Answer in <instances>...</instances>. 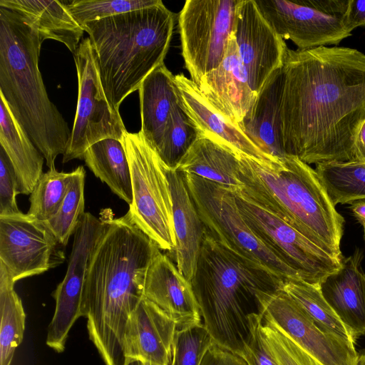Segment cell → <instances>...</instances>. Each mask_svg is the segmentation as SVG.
I'll list each match as a JSON object with an SVG mask.
<instances>
[{"label":"cell","instance_id":"6da1fadb","mask_svg":"<svg viewBox=\"0 0 365 365\" xmlns=\"http://www.w3.org/2000/svg\"><path fill=\"white\" fill-rule=\"evenodd\" d=\"M280 130L286 155L307 164L356 160L365 120V54L343 46L288 48Z\"/></svg>","mask_w":365,"mask_h":365},{"label":"cell","instance_id":"7a4b0ae2","mask_svg":"<svg viewBox=\"0 0 365 365\" xmlns=\"http://www.w3.org/2000/svg\"><path fill=\"white\" fill-rule=\"evenodd\" d=\"M83 292L82 317L106 365H124L127 322L141 300L148 268L160 250L128 214L102 219Z\"/></svg>","mask_w":365,"mask_h":365},{"label":"cell","instance_id":"3957f363","mask_svg":"<svg viewBox=\"0 0 365 365\" xmlns=\"http://www.w3.org/2000/svg\"><path fill=\"white\" fill-rule=\"evenodd\" d=\"M286 280L230 250L206 231L190 281L215 344L242 356L255 322Z\"/></svg>","mask_w":365,"mask_h":365},{"label":"cell","instance_id":"277c9868","mask_svg":"<svg viewBox=\"0 0 365 365\" xmlns=\"http://www.w3.org/2000/svg\"><path fill=\"white\" fill-rule=\"evenodd\" d=\"M244 196L285 221L332 257L342 260L344 217L317 172L297 157L259 160L239 153Z\"/></svg>","mask_w":365,"mask_h":365},{"label":"cell","instance_id":"5b68a950","mask_svg":"<svg viewBox=\"0 0 365 365\" xmlns=\"http://www.w3.org/2000/svg\"><path fill=\"white\" fill-rule=\"evenodd\" d=\"M44 40L20 15L0 7V94L52 169L71 130L49 99L38 68Z\"/></svg>","mask_w":365,"mask_h":365},{"label":"cell","instance_id":"8992f818","mask_svg":"<svg viewBox=\"0 0 365 365\" xmlns=\"http://www.w3.org/2000/svg\"><path fill=\"white\" fill-rule=\"evenodd\" d=\"M174 25V14L162 2L81 27L89 36L105 94L115 110L164 63Z\"/></svg>","mask_w":365,"mask_h":365},{"label":"cell","instance_id":"52a82bcc","mask_svg":"<svg viewBox=\"0 0 365 365\" xmlns=\"http://www.w3.org/2000/svg\"><path fill=\"white\" fill-rule=\"evenodd\" d=\"M130 165L133 200L127 212L131 221L160 249L175 247L173 202L164 164L140 132L125 130L121 139Z\"/></svg>","mask_w":365,"mask_h":365},{"label":"cell","instance_id":"ba28073f","mask_svg":"<svg viewBox=\"0 0 365 365\" xmlns=\"http://www.w3.org/2000/svg\"><path fill=\"white\" fill-rule=\"evenodd\" d=\"M184 175L205 231L212 238L284 280L301 279L253 233L230 189L195 175Z\"/></svg>","mask_w":365,"mask_h":365},{"label":"cell","instance_id":"9c48e42d","mask_svg":"<svg viewBox=\"0 0 365 365\" xmlns=\"http://www.w3.org/2000/svg\"><path fill=\"white\" fill-rule=\"evenodd\" d=\"M239 0H187L178 18L182 56L197 85L222 61Z\"/></svg>","mask_w":365,"mask_h":365},{"label":"cell","instance_id":"30bf717a","mask_svg":"<svg viewBox=\"0 0 365 365\" xmlns=\"http://www.w3.org/2000/svg\"><path fill=\"white\" fill-rule=\"evenodd\" d=\"M78 76V102L71 136L63 163L83 159L86 150L106 139L121 140L126 130L119 111L109 103L101 81L90 38H83L73 53Z\"/></svg>","mask_w":365,"mask_h":365},{"label":"cell","instance_id":"8fae6325","mask_svg":"<svg viewBox=\"0 0 365 365\" xmlns=\"http://www.w3.org/2000/svg\"><path fill=\"white\" fill-rule=\"evenodd\" d=\"M277 33L297 49L337 46L351 35L349 0H255Z\"/></svg>","mask_w":365,"mask_h":365},{"label":"cell","instance_id":"7c38bea8","mask_svg":"<svg viewBox=\"0 0 365 365\" xmlns=\"http://www.w3.org/2000/svg\"><path fill=\"white\" fill-rule=\"evenodd\" d=\"M239 211L257 238L282 262L296 271L301 279L319 287L329 274L338 270V259L306 237L294 227L232 190Z\"/></svg>","mask_w":365,"mask_h":365},{"label":"cell","instance_id":"4fadbf2b","mask_svg":"<svg viewBox=\"0 0 365 365\" xmlns=\"http://www.w3.org/2000/svg\"><path fill=\"white\" fill-rule=\"evenodd\" d=\"M65 258L64 246L45 222L21 212L0 215V262L14 282L56 267Z\"/></svg>","mask_w":365,"mask_h":365},{"label":"cell","instance_id":"5bb4252c","mask_svg":"<svg viewBox=\"0 0 365 365\" xmlns=\"http://www.w3.org/2000/svg\"><path fill=\"white\" fill-rule=\"evenodd\" d=\"M104 223L85 212L73 235L68 268L52 293L56 307L48 328L46 344L55 351H64L69 331L82 317V299L89 260Z\"/></svg>","mask_w":365,"mask_h":365},{"label":"cell","instance_id":"9a60e30c","mask_svg":"<svg viewBox=\"0 0 365 365\" xmlns=\"http://www.w3.org/2000/svg\"><path fill=\"white\" fill-rule=\"evenodd\" d=\"M263 322L286 334L322 365H356L354 343L322 329L282 289L267 299Z\"/></svg>","mask_w":365,"mask_h":365},{"label":"cell","instance_id":"2e32d148","mask_svg":"<svg viewBox=\"0 0 365 365\" xmlns=\"http://www.w3.org/2000/svg\"><path fill=\"white\" fill-rule=\"evenodd\" d=\"M233 35L250 88L257 95L271 74L283 67L288 47L255 0H239Z\"/></svg>","mask_w":365,"mask_h":365},{"label":"cell","instance_id":"e0dca14e","mask_svg":"<svg viewBox=\"0 0 365 365\" xmlns=\"http://www.w3.org/2000/svg\"><path fill=\"white\" fill-rule=\"evenodd\" d=\"M159 250L145 274L143 294L177 324L185 328L202 323L191 283L178 271L174 262Z\"/></svg>","mask_w":365,"mask_h":365},{"label":"cell","instance_id":"ac0fdd59","mask_svg":"<svg viewBox=\"0 0 365 365\" xmlns=\"http://www.w3.org/2000/svg\"><path fill=\"white\" fill-rule=\"evenodd\" d=\"M197 86L218 112L240 126L257 95L249 84L233 33L222 61L217 68L205 75Z\"/></svg>","mask_w":365,"mask_h":365},{"label":"cell","instance_id":"d6986e66","mask_svg":"<svg viewBox=\"0 0 365 365\" xmlns=\"http://www.w3.org/2000/svg\"><path fill=\"white\" fill-rule=\"evenodd\" d=\"M177 329L171 318L144 297L126 324L125 359L134 358L155 365H170Z\"/></svg>","mask_w":365,"mask_h":365},{"label":"cell","instance_id":"ffe728a7","mask_svg":"<svg viewBox=\"0 0 365 365\" xmlns=\"http://www.w3.org/2000/svg\"><path fill=\"white\" fill-rule=\"evenodd\" d=\"M173 202L176 245L168 255L190 282L195 273L205 228L187 187L185 175L164 165Z\"/></svg>","mask_w":365,"mask_h":365},{"label":"cell","instance_id":"44dd1931","mask_svg":"<svg viewBox=\"0 0 365 365\" xmlns=\"http://www.w3.org/2000/svg\"><path fill=\"white\" fill-rule=\"evenodd\" d=\"M362 252L356 249L341 267L321 282V293L355 340L365 335V274Z\"/></svg>","mask_w":365,"mask_h":365},{"label":"cell","instance_id":"7402d4cb","mask_svg":"<svg viewBox=\"0 0 365 365\" xmlns=\"http://www.w3.org/2000/svg\"><path fill=\"white\" fill-rule=\"evenodd\" d=\"M182 104L202 134L237 153L259 160H274L257 148L241 128L223 116L203 96L196 83L182 73L175 76Z\"/></svg>","mask_w":365,"mask_h":365},{"label":"cell","instance_id":"603a6c76","mask_svg":"<svg viewBox=\"0 0 365 365\" xmlns=\"http://www.w3.org/2000/svg\"><path fill=\"white\" fill-rule=\"evenodd\" d=\"M284 74L282 68L274 71L257 95L240 127L248 138L272 158L286 156L279 119Z\"/></svg>","mask_w":365,"mask_h":365},{"label":"cell","instance_id":"cb8c5ba5","mask_svg":"<svg viewBox=\"0 0 365 365\" xmlns=\"http://www.w3.org/2000/svg\"><path fill=\"white\" fill-rule=\"evenodd\" d=\"M138 92L141 118L140 132L155 151L172 110L180 99L175 76L163 63L144 79Z\"/></svg>","mask_w":365,"mask_h":365},{"label":"cell","instance_id":"d4e9b609","mask_svg":"<svg viewBox=\"0 0 365 365\" xmlns=\"http://www.w3.org/2000/svg\"><path fill=\"white\" fill-rule=\"evenodd\" d=\"M0 143L14 168L19 194L31 195L42 176L44 157L0 94Z\"/></svg>","mask_w":365,"mask_h":365},{"label":"cell","instance_id":"484cf974","mask_svg":"<svg viewBox=\"0 0 365 365\" xmlns=\"http://www.w3.org/2000/svg\"><path fill=\"white\" fill-rule=\"evenodd\" d=\"M0 7L18 14L45 39L63 43L73 53L82 41L84 31L61 1L0 0Z\"/></svg>","mask_w":365,"mask_h":365},{"label":"cell","instance_id":"4316f807","mask_svg":"<svg viewBox=\"0 0 365 365\" xmlns=\"http://www.w3.org/2000/svg\"><path fill=\"white\" fill-rule=\"evenodd\" d=\"M239 167L238 153L202 134L176 169L236 190L242 187L238 178Z\"/></svg>","mask_w":365,"mask_h":365},{"label":"cell","instance_id":"83f0119b","mask_svg":"<svg viewBox=\"0 0 365 365\" xmlns=\"http://www.w3.org/2000/svg\"><path fill=\"white\" fill-rule=\"evenodd\" d=\"M83 160L96 177L129 205L133 200L130 165L120 140H101L85 152Z\"/></svg>","mask_w":365,"mask_h":365},{"label":"cell","instance_id":"f1b7e54d","mask_svg":"<svg viewBox=\"0 0 365 365\" xmlns=\"http://www.w3.org/2000/svg\"><path fill=\"white\" fill-rule=\"evenodd\" d=\"M14 284L0 262V365H11L15 350L24 338L26 314Z\"/></svg>","mask_w":365,"mask_h":365},{"label":"cell","instance_id":"f546056e","mask_svg":"<svg viewBox=\"0 0 365 365\" xmlns=\"http://www.w3.org/2000/svg\"><path fill=\"white\" fill-rule=\"evenodd\" d=\"M315 170L334 206L365 199V162L319 163Z\"/></svg>","mask_w":365,"mask_h":365},{"label":"cell","instance_id":"4dcf8cb0","mask_svg":"<svg viewBox=\"0 0 365 365\" xmlns=\"http://www.w3.org/2000/svg\"><path fill=\"white\" fill-rule=\"evenodd\" d=\"M202 135V133L188 115L180 99L172 110L155 152L166 167L176 169Z\"/></svg>","mask_w":365,"mask_h":365},{"label":"cell","instance_id":"1f68e13d","mask_svg":"<svg viewBox=\"0 0 365 365\" xmlns=\"http://www.w3.org/2000/svg\"><path fill=\"white\" fill-rule=\"evenodd\" d=\"M282 290L322 329L355 344L356 340L324 299L319 287L301 279H288Z\"/></svg>","mask_w":365,"mask_h":365},{"label":"cell","instance_id":"d6a6232c","mask_svg":"<svg viewBox=\"0 0 365 365\" xmlns=\"http://www.w3.org/2000/svg\"><path fill=\"white\" fill-rule=\"evenodd\" d=\"M86 170L78 166L71 171V177L66 196L57 212L45 222L55 237L63 246H66L74 235L85 212Z\"/></svg>","mask_w":365,"mask_h":365},{"label":"cell","instance_id":"836d02e7","mask_svg":"<svg viewBox=\"0 0 365 365\" xmlns=\"http://www.w3.org/2000/svg\"><path fill=\"white\" fill-rule=\"evenodd\" d=\"M71 177V172H59L56 168L43 173L30 195L27 214L42 222L49 220L63 202Z\"/></svg>","mask_w":365,"mask_h":365},{"label":"cell","instance_id":"e575fe53","mask_svg":"<svg viewBox=\"0 0 365 365\" xmlns=\"http://www.w3.org/2000/svg\"><path fill=\"white\" fill-rule=\"evenodd\" d=\"M161 0H74L66 8L82 27L87 23L160 4Z\"/></svg>","mask_w":365,"mask_h":365},{"label":"cell","instance_id":"d590c367","mask_svg":"<svg viewBox=\"0 0 365 365\" xmlns=\"http://www.w3.org/2000/svg\"><path fill=\"white\" fill-rule=\"evenodd\" d=\"M213 343L202 322L185 328H178L170 365H200Z\"/></svg>","mask_w":365,"mask_h":365},{"label":"cell","instance_id":"8d00e7d4","mask_svg":"<svg viewBox=\"0 0 365 365\" xmlns=\"http://www.w3.org/2000/svg\"><path fill=\"white\" fill-rule=\"evenodd\" d=\"M263 335L279 365H322L289 336L263 322Z\"/></svg>","mask_w":365,"mask_h":365},{"label":"cell","instance_id":"74e56055","mask_svg":"<svg viewBox=\"0 0 365 365\" xmlns=\"http://www.w3.org/2000/svg\"><path fill=\"white\" fill-rule=\"evenodd\" d=\"M19 194L14 168L4 150L0 148V215L20 212L16 196Z\"/></svg>","mask_w":365,"mask_h":365},{"label":"cell","instance_id":"f35d334b","mask_svg":"<svg viewBox=\"0 0 365 365\" xmlns=\"http://www.w3.org/2000/svg\"><path fill=\"white\" fill-rule=\"evenodd\" d=\"M263 319L255 322L252 335L242 358L247 365H279L262 331Z\"/></svg>","mask_w":365,"mask_h":365},{"label":"cell","instance_id":"ab89813d","mask_svg":"<svg viewBox=\"0 0 365 365\" xmlns=\"http://www.w3.org/2000/svg\"><path fill=\"white\" fill-rule=\"evenodd\" d=\"M200 365H247L240 356L213 343L206 352Z\"/></svg>","mask_w":365,"mask_h":365},{"label":"cell","instance_id":"60d3db41","mask_svg":"<svg viewBox=\"0 0 365 365\" xmlns=\"http://www.w3.org/2000/svg\"><path fill=\"white\" fill-rule=\"evenodd\" d=\"M346 17L353 31L365 26V0H349Z\"/></svg>","mask_w":365,"mask_h":365},{"label":"cell","instance_id":"b9f144b4","mask_svg":"<svg viewBox=\"0 0 365 365\" xmlns=\"http://www.w3.org/2000/svg\"><path fill=\"white\" fill-rule=\"evenodd\" d=\"M355 159L365 162V120L361 124L356 138Z\"/></svg>","mask_w":365,"mask_h":365},{"label":"cell","instance_id":"7bdbcfd3","mask_svg":"<svg viewBox=\"0 0 365 365\" xmlns=\"http://www.w3.org/2000/svg\"><path fill=\"white\" fill-rule=\"evenodd\" d=\"M350 209L355 218L363 225L365 223V199L351 202Z\"/></svg>","mask_w":365,"mask_h":365},{"label":"cell","instance_id":"ee69618b","mask_svg":"<svg viewBox=\"0 0 365 365\" xmlns=\"http://www.w3.org/2000/svg\"><path fill=\"white\" fill-rule=\"evenodd\" d=\"M124 365H145V362L138 359L127 358Z\"/></svg>","mask_w":365,"mask_h":365},{"label":"cell","instance_id":"f6af8a7d","mask_svg":"<svg viewBox=\"0 0 365 365\" xmlns=\"http://www.w3.org/2000/svg\"><path fill=\"white\" fill-rule=\"evenodd\" d=\"M356 365H365V349H363L358 353Z\"/></svg>","mask_w":365,"mask_h":365},{"label":"cell","instance_id":"bcb514c9","mask_svg":"<svg viewBox=\"0 0 365 365\" xmlns=\"http://www.w3.org/2000/svg\"><path fill=\"white\" fill-rule=\"evenodd\" d=\"M363 227H364V240H365V223L363 225Z\"/></svg>","mask_w":365,"mask_h":365},{"label":"cell","instance_id":"7dc6e473","mask_svg":"<svg viewBox=\"0 0 365 365\" xmlns=\"http://www.w3.org/2000/svg\"><path fill=\"white\" fill-rule=\"evenodd\" d=\"M145 365H155V364L149 363V362H145Z\"/></svg>","mask_w":365,"mask_h":365}]
</instances>
